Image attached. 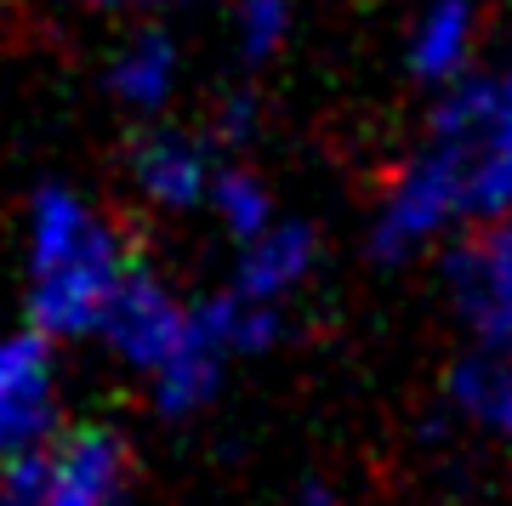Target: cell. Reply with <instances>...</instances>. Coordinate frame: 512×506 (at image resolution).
<instances>
[{"mask_svg":"<svg viewBox=\"0 0 512 506\" xmlns=\"http://www.w3.org/2000/svg\"><path fill=\"white\" fill-rule=\"evenodd\" d=\"M165 74H171L165 40H143V46H131V57L120 63V86H126L137 103H154V97L165 91Z\"/></svg>","mask_w":512,"mask_h":506,"instance_id":"obj_12","label":"cell"},{"mask_svg":"<svg viewBox=\"0 0 512 506\" xmlns=\"http://www.w3.org/2000/svg\"><path fill=\"white\" fill-rule=\"evenodd\" d=\"M450 279H456V308L478 342L512 353V217L490 222L484 239L461 245Z\"/></svg>","mask_w":512,"mask_h":506,"instance_id":"obj_4","label":"cell"},{"mask_svg":"<svg viewBox=\"0 0 512 506\" xmlns=\"http://www.w3.org/2000/svg\"><path fill=\"white\" fill-rule=\"evenodd\" d=\"M120 285V251L63 188L40 194V245H35V325L74 336L103 319Z\"/></svg>","mask_w":512,"mask_h":506,"instance_id":"obj_2","label":"cell"},{"mask_svg":"<svg viewBox=\"0 0 512 506\" xmlns=\"http://www.w3.org/2000/svg\"><path fill=\"white\" fill-rule=\"evenodd\" d=\"M313 262V245L302 228H279V234H262L251 239V251H245V273H239V296H251V302H274L279 290H291Z\"/></svg>","mask_w":512,"mask_h":506,"instance_id":"obj_9","label":"cell"},{"mask_svg":"<svg viewBox=\"0 0 512 506\" xmlns=\"http://www.w3.org/2000/svg\"><path fill=\"white\" fill-rule=\"evenodd\" d=\"M217 205H222V222H228L239 239H256L262 228H268V194H262L251 177H222L217 182Z\"/></svg>","mask_w":512,"mask_h":506,"instance_id":"obj_11","label":"cell"},{"mask_svg":"<svg viewBox=\"0 0 512 506\" xmlns=\"http://www.w3.org/2000/svg\"><path fill=\"white\" fill-rule=\"evenodd\" d=\"M239 35H245V52L268 57L285 35V0H245V18H239Z\"/></svg>","mask_w":512,"mask_h":506,"instance_id":"obj_13","label":"cell"},{"mask_svg":"<svg viewBox=\"0 0 512 506\" xmlns=\"http://www.w3.org/2000/svg\"><path fill=\"white\" fill-rule=\"evenodd\" d=\"M137 177H143L148 194L171 199V205H188V199L205 194V154L188 143H171V137H148L137 148Z\"/></svg>","mask_w":512,"mask_h":506,"instance_id":"obj_10","label":"cell"},{"mask_svg":"<svg viewBox=\"0 0 512 506\" xmlns=\"http://www.w3.org/2000/svg\"><path fill=\"white\" fill-rule=\"evenodd\" d=\"M473 35H478V18H473V0H433L421 12L416 35H410V69L421 80H461L467 74V57H473Z\"/></svg>","mask_w":512,"mask_h":506,"instance_id":"obj_7","label":"cell"},{"mask_svg":"<svg viewBox=\"0 0 512 506\" xmlns=\"http://www.w3.org/2000/svg\"><path fill=\"white\" fill-rule=\"evenodd\" d=\"M126 495V450L103 427H74L52 450L6 455L0 501L6 506H120Z\"/></svg>","mask_w":512,"mask_h":506,"instance_id":"obj_3","label":"cell"},{"mask_svg":"<svg viewBox=\"0 0 512 506\" xmlns=\"http://www.w3.org/2000/svg\"><path fill=\"white\" fill-rule=\"evenodd\" d=\"M46 433V347L35 336L0 342V455L29 450Z\"/></svg>","mask_w":512,"mask_h":506,"instance_id":"obj_6","label":"cell"},{"mask_svg":"<svg viewBox=\"0 0 512 506\" xmlns=\"http://www.w3.org/2000/svg\"><path fill=\"white\" fill-rule=\"evenodd\" d=\"M103 325H109L114 347L137 364H165L188 336V313L165 296L148 273H126L120 268V285H114L109 308H103Z\"/></svg>","mask_w":512,"mask_h":506,"instance_id":"obj_5","label":"cell"},{"mask_svg":"<svg viewBox=\"0 0 512 506\" xmlns=\"http://www.w3.org/2000/svg\"><path fill=\"white\" fill-rule=\"evenodd\" d=\"M450 393L467 416L495 438H512V353L484 347L478 359H467L450 381Z\"/></svg>","mask_w":512,"mask_h":506,"instance_id":"obj_8","label":"cell"},{"mask_svg":"<svg viewBox=\"0 0 512 506\" xmlns=\"http://www.w3.org/2000/svg\"><path fill=\"white\" fill-rule=\"evenodd\" d=\"M512 217V86L450 80L416 160L376 211V251L410 256L456 222Z\"/></svg>","mask_w":512,"mask_h":506,"instance_id":"obj_1","label":"cell"}]
</instances>
